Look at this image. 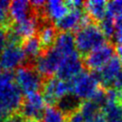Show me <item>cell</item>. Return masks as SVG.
<instances>
[{
    "label": "cell",
    "mask_w": 122,
    "mask_h": 122,
    "mask_svg": "<svg viewBox=\"0 0 122 122\" xmlns=\"http://www.w3.org/2000/svg\"><path fill=\"white\" fill-rule=\"evenodd\" d=\"M22 103V93L11 71L0 72V110L7 116L16 112Z\"/></svg>",
    "instance_id": "cell-1"
},
{
    "label": "cell",
    "mask_w": 122,
    "mask_h": 122,
    "mask_svg": "<svg viewBox=\"0 0 122 122\" xmlns=\"http://www.w3.org/2000/svg\"><path fill=\"white\" fill-rule=\"evenodd\" d=\"M74 39L76 50L85 56L106 44V37L100 27L94 23H88L78 29Z\"/></svg>",
    "instance_id": "cell-2"
},
{
    "label": "cell",
    "mask_w": 122,
    "mask_h": 122,
    "mask_svg": "<svg viewBox=\"0 0 122 122\" xmlns=\"http://www.w3.org/2000/svg\"><path fill=\"white\" fill-rule=\"evenodd\" d=\"M71 94L82 101L91 100L100 89V81L95 72L83 71L71 82Z\"/></svg>",
    "instance_id": "cell-3"
},
{
    "label": "cell",
    "mask_w": 122,
    "mask_h": 122,
    "mask_svg": "<svg viewBox=\"0 0 122 122\" xmlns=\"http://www.w3.org/2000/svg\"><path fill=\"white\" fill-rule=\"evenodd\" d=\"M14 80L20 92L26 95L37 93L43 86L42 76L30 66H21L17 69Z\"/></svg>",
    "instance_id": "cell-4"
},
{
    "label": "cell",
    "mask_w": 122,
    "mask_h": 122,
    "mask_svg": "<svg viewBox=\"0 0 122 122\" xmlns=\"http://www.w3.org/2000/svg\"><path fill=\"white\" fill-rule=\"evenodd\" d=\"M39 27L40 21L35 15L16 22L11 26L8 34H6V43L20 45L21 41L34 37Z\"/></svg>",
    "instance_id": "cell-5"
},
{
    "label": "cell",
    "mask_w": 122,
    "mask_h": 122,
    "mask_svg": "<svg viewBox=\"0 0 122 122\" xmlns=\"http://www.w3.org/2000/svg\"><path fill=\"white\" fill-rule=\"evenodd\" d=\"M71 93V82L57 78H49L43 85V96L46 103H57L65 95Z\"/></svg>",
    "instance_id": "cell-6"
},
{
    "label": "cell",
    "mask_w": 122,
    "mask_h": 122,
    "mask_svg": "<svg viewBox=\"0 0 122 122\" xmlns=\"http://www.w3.org/2000/svg\"><path fill=\"white\" fill-rule=\"evenodd\" d=\"M27 60L22 47L20 45L6 43L0 52V65L5 71L17 70Z\"/></svg>",
    "instance_id": "cell-7"
},
{
    "label": "cell",
    "mask_w": 122,
    "mask_h": 122,
    "mask_svg": "<svg viewBox=\"0 0 122 122\" xmlns=\"http://www.w3.org/2000/svg\"><path fill=\"white\" fill-rule=\"evenodd\" d=\"M62 60L61 54L51 47L35 61V69L42 77H50L57 73Z\"/></svg>",
    "instance_id": "cell-8"
},
{
    "label": "cell",
    "mask_w": 122,
    "mask_h": 122,
    "mask_svg": "<svg viewBox=\"0 0 122 122\" xmlns=\"http://www.w3.org/2000/svg\"><path fill=\"white\" fill-rule=\"evenodd\" d=\"M115 56V49L111 44H106L90 52L85 56V65L93 71H98Z\"/></svg>",
    "instance_id": "cell-9"
},
{
    "label": "cell",
    "mask_w": 122,
    "mask_h": 122,
    "mask_svg": "<svg viewBox=\"0 0 122 122\" xmlns=\"http://www.w3.org/2000/svg\"><path fill=\"white\" fill-rule=\"evenodd\" d=\"M46 101L43 95L37 93L30 94L25 96L20 105V115L27 119H36L37 120L43 117L45 112Z\"/></svg>",
    "instance_id": "cell-10"
},
{
    "label": "cell",
    "mask_w": 122,
    "mask_h": 122,
    "mask_svg": "<svg viewBox=\"0 0 122 122\" xmlns=\"http://www.w3.org/2000/svg\"><path fill=\"white\" fill-rule=\"evenodd\" d=\"M83 72V62L78 52L64 58L57 71V77L65 81L71 82Z\"/></svg>",
    "instance_id": "cell-11"
},
{
    "label": "cell",
    "mask_w": 122,
    "mask_h": 122,
    "mask_svg": "<svg viewBox=\"0 0 122 122\" xmlns=\"http://www.w3.org/2000/svg\"><path fill=\"white\" fill-rule=\"evenodd\" d=\"M90 18L81 9H71L64 17L58 20L55 27L62 32H70L80 29L89 22Z\"/></svg>",
    "instance_id": "cell-12"
},
{
    "label": "cell",
    "mask_w": 122,
    "mask_h": 122,
    "mask_svg": "<svg viewBox=\"0 0 122 122\" xmlns=\"http://www.w3.org/2000/svg\"><path fill=\"white\" fill-rule=\"evenodd\" d=\"M122 71L121 61L117 56H114L107 64L98 71H95L100 84L106 88L113 87L116 79Z\"/></svg>",
    "instance_id": "cell-13"
},
{
    "label": "cell",
    "mask_w": 122,
    "mask_h": 122,
    "mask_svg": "<svg viewBox=\"0 0 122 122\" xmlns=\"http://www.w3.org/2000/svg\"><path fill=\"white\" fill-rule=\"evenodd\" d=\"M70 11L66 2L60 0H51L46 2L42 9L43 15L47 20L57 22L64 17Z\"/></svg>",
    "instance_id": "cell-14"
},
{
    "label": "cell",
    "mask_w": 122,
    "mask_h": 122,
    "mask_svg": "<svg viewBox=\"0 0 122 122\" xmlns=\"http://www.w3.org/2000/svg\"><path fill=\"white\" fill-rule=\"evenodd\" d=\"M52 47L61 54L63 59L77 52L74 36L70 32H61L57 35L56 40Z\"/></svg>",
    "instance_id": "cell-15"
},
{
    "label": "cell",
    "mask_w": 122,
    "mask_h": 122,
    "mask_svg": "<svg viewBox=\"0 0 122 122\" xmlns=\"http://www.w3.org/2000/svg\"><path fill=\"white\" fill-rule=\"evenodd\" d=\"M33 10L30 2L25 0H15L10 3L9 6V17L14 22H19L30 17Z\"/></svg>",
    "instance_id": "cell-16"
},
{
    "label": "cell",
    "mask_w": 122,
    "mask_h": 122,
    "mask_svg": "<svg viewBox=\"0 0 122 122\" xmlns=\"http://www.w3.org/2000/svg\"><path fill=\"white\" fill-rule=\"evenodd\" d=\"M86 14L90 19L101 22L107 16V2L102 0H91L84 3Z\"/></svg>",
    "instance_id": "cell-17"
},
{
    "label": "cell",
    "mask_w": 122,
    "mask_h": 122,
    "mask_svg": "<svg viewBox=\"0 0 122 122\" xmlns=\"http://www.w3.org/2000/svg\"><path fill=\"white\" fill-rule=\"evenodd\" d=\"M102 109L105 122H122V103L106 101Z\"/></svg>",
    "instance_id": "cell-18"
},
{
    "label": "cell",
    "mask_w": 122,
    "mask_h": 122,
    "mask_svg": "<svg viewBox=\"0 0 122 122\" xmlns=\"http://www.w3.org/2000/svg\"><path fill=\"white\" fill-rule=\"evenodd\" d=\"M56 28L50 23H44L38 29V39L44 48H51L57 37Z\"/></svg>",
    "instance_id": "cell-19"
},
{
    "label": "cell",
    "mask_w": 122,
    "mask_h": 122,
    "mask_svg": "<svg viewBox=\"0 0 122 122\" xmlns=\"http://www.w3.org/2000/svg\"><path fill=\"white\" fill-rule=\"evenodd\" d=\"M22 49L27 59L30 61H36L37 58L42 55L44 47L41 45L38 37H32L24 41Z\"/></svg>",
    "instance_id": "cell-20"
},
{
    "label": "cell",
    "mask_w": 122,
    "mask_h": 122,
    "mask_svg": "<svg viewBox=\"0 0 122 122\" xmlns=\"http://www.w3.org/2000/svg\"><path fill=\"white\" fill-rule=\"evenodd\" d=\"M80 100H78L73 94H69L65 95L57 102V108L62 112L64 114H71L72 112H76L80 105Z\"/></svg>",
    "instance_id": "cell-21"
},
{
    "label": "cell",
    "mask_w": 122,
    "mask_h": 122,
    "mask_svg": "<svg viewBox=\"0 0 122 122\" xmlns=\"http://www.w3.org/2000/svg\"><path fill=\"white\" fill-rule=\"evenodd\" d=\"M100 108L101 107L96 102L92 100H87V101H84L83 102H81L78 110L82 114V116L85 118L86 121L88 122L100 114L99 113Z\"/></svg>",
    "instance_id": "cell-22"
},
{
    "label": "cell",
    "mask_w": 122,
    "mask_h": 122,
    "mask_svg": "<svg viewBox=\"0 0 122 122\" xmlns=\"http://www.w3.org/2000/svg\"><path fill=\"white\" fill-rule=\"evenodd\" d=\"M43 122H67L65 114L57 107L50 106L45 110L43 114Z\"/></svg>",
    "instance_id": "cell-23"
},
{
    "label": "cell",
    "mask_w": 122,
    "mask_h": 122,
    "mask_svg": "<svg viewBox=\"0 0 122 122\" xmlns=\"http://www.w3.org/2000/svg\"><path fill=\"white\" fill-rule=\"evenodd\" d=\"M107 16L115 21L122 20V0L111 1L107 3Z\"/></svg>",
    "instance_id": "cell-24"
},
{
    "label": "cell",
    "mask_w": 122,
    "mask_h": 122,
    "mask_svg": "<svg viewBox=\"0 0 122 122\" xmlns=\"http://www.w3.org/2000/svg\"><path fill=\"white\" fill-rule=\"evenodd\" d=\"M100 29L102 31V33L104 36L107 37H112L114 36L115 33V29H116V21L113 19H112L109 16L103 19V20L100 22Z\"/></svg>",
    "instance_id": "cell-25"
},
{
    "label": "cell",
    "mask_w": 122,
    "mask_h": 122,
    "mask_svg": "<svg viewBox=\"0 0 122 122\" xmlns=\"http://www.w3.org/2000/svg\"><path fill=\"white\" fill-rule=\"evenodd\" d=\"M9 6L10 3L7 0H0V27L3 29L9 27Z\"/></svg>",
    "instance_id": "cell-26"
},
{
    "label": "cell",
    "mask_w": 122,
    "mask_h": 122,
    "mask_svg": "<svg viewBox=\"0 0 122 122\" xmlns=\"http://www.w3.org/2000/svg\"><path fill=\"white\" fill-rule=\"evenodd\" d=\"M113 38L119 45L122 44V20L116 21V29Z\"/></svg>",
    "instance_id": "cell-27"
},
{
    "label": "cell",
    "mask_w": 122,
    "mask_h": 122,
    "mask_svg": "<svg viewBox=\"0 0 122 122\" xmlns=\"http://www.w3.org/2000/svg\"><path fill=\"white\" fill-rule=\"evenodd\" d=\"M67 122H86L85 118L82 116V114L78 112V110H77L76 112H72L71 114H70L69 119Z\"/></svg>",
    "instance_id": "cell-28"
},
{
    "label": "cell",
    "mask_w": 122,
    "mask_h": 122,
    "mask_svg": "<svg viewBox=\"0 0 122 122\" xmlns=\"http://www.w3.org/2000/svg\"><path fill=\"white\" fill-rule=\"evenodd\" d=\"M6 32L5 29L0 27V52L2 51V49L6 45Z\"/></svg>",
    "instance_id": "cell-29"
},
{
    "label": "cell",
    "mask_w": 122,
    "mask_h": 122,
    "mask_svg": "<svg viewBox=\"0 0 122 122\" xmlns=\"http://www.w3.org/2000/svg\"><path fill=\"white\" fill-rule=\"evenodd\" d=\"M3 122H23L22 117L17 114H13L5 119Z\"/></svg>",
    "instance_id": "cell-30"
},
{
    "label": "cell",
    "mask_w": 122,
    "mask_h": 122,
    "mask_svg": "<svg viewBox=\"0 0 122 122\" xmlns=\"http://www.w3.org/2000/svg\"><path fill=\"white\" fill-rule=\"evenodd\" d=\"M116 51H117V54L119 56V59L120 60V61H122V44L118 45V46L116 48Z\"/></svg>",
    "instance_id": "cell-31"
},
{
    "label": "cell",
    "mask_w": 122,
    "mask_h": 122,
    "mask_svg": "<svg viewBox=\"0 0 122 122\" xmlns=\"http://www.w3.org/2000/svg\"><path fill=\"white\" fill-rule=\"evenodd\" d=\"M88 122H105L104 119H103V118H102V114H99L98 116H96L95 119H93L92 120H90V121Z\"/></svg>",
    "instance_id": "cell-32"
},
{
    "label": "cell",
    "mask_w": 122,
    "mask_h": 122,
    "mask_svg": "<svg viewBox=\"0 0 122 122\" xmlns=\"http://www.w3.org/2000/svg\"><path fill=\"white\" fill-rule=\"evenodd\" d=\"M6 118H8V117H7V116L5 115V114L1 110H0V122H3L5 119H6Z\"/></svg>",
    "instance_id": "cell-33"
},
{
    "label": "cell",
    "mask_w": 122,
    "mask_h": 122,
    "mask_svg": "<svg viewBox=\"0 0 122 122\" xmlns=\"http://www.w3.org/2000/svg\"><path fill=\"white\" fill-rule=\"evenodd\" d=\"M23 122H37V120H36V119H26Z\"/></svg>",
    "instance_id": "cell-34"
},
{
    "label": "cell",
    "mask_w": 122,
    "mask_h": 122,
    "mask_svg": "<svg viewBox=\"0 0 122 122\" xmlns=\"http://www.w3.org/2000/svg\"><path fill=\"white\" fill-rule=\"evenodd\" d=\"M0 70H1V65H0Z\"/></svg>",
    "instance_id": "cell-35"
},
{
    "label": "cell",
    "mask_w": 122,
    "mask_h": 122,
    "mask_svg": "<svg viewBox=\"0 0 122 122\" xmlns=\"http://www.w3.org/2000/svg\"><path fill=\"white\" fill-rule=\"evenodd\" d=\"M121 73H122V71H121Z\"/></svg>",
    "instance_id": "cell-36"
}]
</instances>
